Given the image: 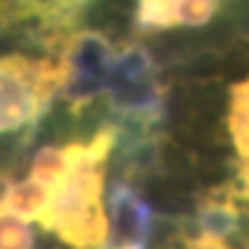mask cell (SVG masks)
<instances>
[{"label":"cell","instance_id":"cell-1","mask_svg":"<svg viewBox=\"0 0 249 249\" xmlns=\"http://www.w3.org/2000/svg\"><path fill=\"white\" fill-rule=\"evenodd\" d=\"M115 140V127H102L89 142H76L74 163L51 188L49 206L38 219L43 229L76 249H105L109 239V221L102 209V186L105 163Z\"/></svg>","mask_w":249,"mask_h":249},{"label":"cell","instance_id":"cell-2","mask_svg":"<svg viewBox=\"0 0 249 249\" xmlns=\"http://www.w3.org/2000/svg\"><path fill=\"white\" fill-rule=\"evenodd\" d=\"M61 59L0 56V135L18 132L36 122L61 94Z\"/></svg>","mask_w":249,"mask_h":249},{"label":"cell","instance_id":"cell-3","mask_svg":"<svg viewBox=\"0 0 249 249\" xmlns=\"http://www.w3.org/2000/svg\"><path fill=\"white\" fill-rule=\"evenodd\" d=\"M61 97L71 112H82L107 92L112 66H115V46L102 31L76 28L61 46Z\"/></svg>","mask_w":249,"mask_h":249},{"label":"cell","instance_id":"cell-4","mask_svg":"<svg viewBox=\"0 0 249 249\" xmlns=\"http://www.w3.org/2000/svg\"><path fill=\"white\" fill-rule=\"evenodd\" d=\"M109 102L122 117L145 120L155 117L160 107V87L155 79V69L150 64V56L142 46L130 43L122 46L115 66H112L109 87H107Z\"/></svg>","mask_w":249,"mask_h":249},{"label":"cell","instance_id":"cell-5","mask_svg":"<svg viewBox=\"0 0 249 249\" xmlns=\"http://www.w3.org/2000/svg\"><path fill=\"white\" fill-rule=\"evenodd\" d=\"M150 209L127 183L112 188L109 198V242L112 249H142L150 234Z\"/></svg>","mask_w":249,"mask_h":249},{"label":"cell","instance_id":"cell-6","mask_svg":"<svg viewBox=\"0 0 249 249\" xmlns=\"http://www.w3.org/2000/svg\"><path fill=\"white\" fill-rule=\"evenodd\" d=\"M229 130L234 138L236 155H239V178L244 186V196L249 198V79L234 89L229 109Z\"/></svg>","mask_w":249,"mask_h":249},{"label":"cell","instance_id":"cell-7","mask_svg":"<svg viewBox=\"0 0 249 249\" xmlns=\"http://www.w3.org/2000/svg\"><path fill=\"white\" fill-rule=\"evenodd\" d=\"M76 155V142L71 145H46L41 148L31 160V178L43 183L46 188H53L66 176Z\"/></svg>","mask_w":249,"mask_h":249},{"label":"cell","instance_id":"cell-8","mask_svg":"<svg viewBox=\"0 0 249 249\" xmlns=\"http://www.w3.org/2000/svg\"><path fill=\"white\" fill-rule=\"evenodd\" d=\"M49 188L38 183V180H20V183H13V188L8 191V196L5 201L0 203V209H5L10 213H16V216L20 219H41L43 216V211H46L49 206Z\"/></svg>","mask_w":249,"mask_h":249},{"label":"cell","instance_id":"cell-9","mask_svg":"<svg viewBox=\"0 0 249 249\" xmlns=\"http://www.w3.org/2000/svg\"><path fill=\"white\" fill-rule=\"evenodd\" d=\"M33 229L26 219L0 209V249H33Z\"/></svg>","mask_w":249,"mask_h":249},{"label":"cell","instance_id":"cell-10","mask_svg":"<svg viewBox=\"0 0 249 249\" xmlns=\"http://www.w3.org/2000/svg\"><path fill=\"white\" fill-rule=\"evenodd\" d=\"M188 249H198V247H196V244H191V247H188Z\"/></svg>","mask_w":249,"mask_h":249}]
</instances>
